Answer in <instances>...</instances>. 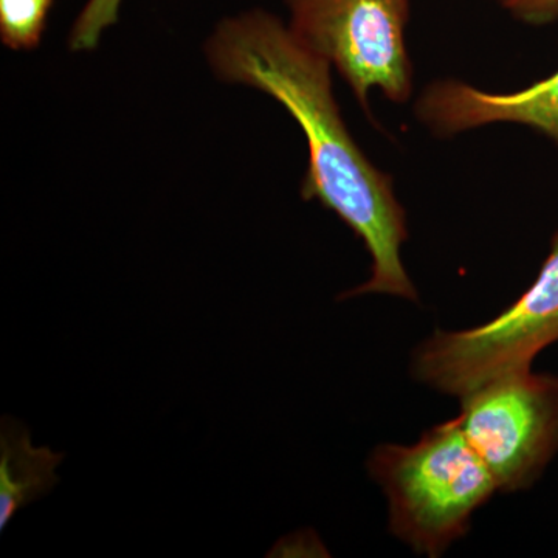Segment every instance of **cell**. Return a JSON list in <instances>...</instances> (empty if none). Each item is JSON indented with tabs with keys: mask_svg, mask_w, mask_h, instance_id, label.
<instances>
[{
	"mask_svg": "<svg viewBox=\"0 0 558 558\" xmlns=\"http://www.w3.org/2000/svg\"><path fill=\"white\" fill-rule=\"evenodd\" d=\"M205 57L219 80L270 95L300 124L310 153L301 196L339 216L371 256L368 281L339 300L380 293L417 303L400 256L409 240L405 208L391 175L349 134L333 97L332 65L260 10L220 22L205 43Z\"/></svg>",
	"mask_w": 558,
	"mask_h": 558,
	"instance_id": "obj_1",
	"label": "cell"
},
{
	"mask_svg": "<svg viewBox=\"0 0 558 558\" xmlns=\"http://www.w3.org/2000/svg\"><path fill=\"white\" fill-rule=\"evenodd\" d=\"M368 472L387 495L391 534L429 558L465 537L473 513L498 492L457 417L411 446L376 447Z\"/></svg>",
	"mask_w": 558,
	"mask_h": 558,
	"instance_id": "obj_2",
	"label": "cell"
},
{
	"mask_svg": "<svg viewBox=\"0 0 558 558\" xmlns=\"http://www.w3.org/2000/svg\"><path fill=\"white\" fill-rule=\"evenodd\" d=\"M558 343V230L531 288L484 325L433 332L411 362L414 379L444 395L462 396L486 381L532 369L543 349Z\"/></svg>",
	"mask_w": 558,
	"mask_h": 558,
	"instance_id": "obj_3",
	"label": "cell"
},
{
	"mask_svg": "<svg viewBox=\"0 0 558 558\" xmlns=\"http://www.w3.org/2000/svg\"><path fill=\"white\" fill-rule=\"evenodd\" d=\"M289 31L347 81L371 116L369 95L379 89L396 105L413 95L407 47L410 0H282Z\"/></svg>",
	"mask_w": 558,
	"mask_h": 558,
	"instance_id": "obj_4",
	"label": "cell"
},
{
	"mask_svg": "<svg viewBox=\"0 0 558 558\" xmlns=\"http://www.w3.org/2000/svg\"><path fill=\"white\" fill-rule=\"evenodd\" d=\"M459 399V427L498 492L534 486L558 453V376L513 371Z\"/></svg>",
	"mask_w": 558,
	"mask_h": 558,
	"instance_id": "obj_5",
	"label": "cell"
},
{
	"mask_svg": "<svg viewBox=\"0 0 558 558\" xmlns=\"http://www.w3.org/2000/svg\"><path fill=\"white\" fill-rule=\"evenodd\" d=\"M414 117L435 137L451 138L488 124L512 123L545 135L558 146V70L527 89L487 92L446 78L425 86Z\"/></svg>",
	"mask_w": 558,
	"mask_h": 558,
	"instance_id": "obj_6",
	"label": "cell"
},
{
	"mask_svg": "<svg viewBox=\"0 0 558 558\" xmlns=\"http://www.w3.org/2000/svg\"><path fill=\"white\" fill-rule=\"evenodd\" d=\"M64 454L35 447L21 422L2 418L0 429V531L31 502L57 486V468Z\"/></svg>",
	"mask_w": 558,
	"mask_h": 558,
	"instance_id": "obj_7",
	"label": "cell"
},
{
	"mask_svg": "<svg viewBox=\"0 0 558 558\" xmlns=\"http://www.w3.org/2000/svg\"><path fill=\"white\" fill-rule=\"evenodd\" d=\"M53 0H0V36L13 50L38 46Z\"/></svg>",
	"mask_w": 558,
	"mask_h": 558,
	"instance_id": "obj_8",
	"label": "cell"
},
{
	"mask_svg": "<svg viewBox=\"0 0 558 558\" xmlns=\"http://www.w3.org/2000/svg\"><path fill=\"white\" fill-rule=\"evenodd\" d=\"M120 5L121 0H87L70 32V50H94L102 33L119 21Z\"/></svg>",
	"mask_w": 558,
	"mask_h": 558,
	"instance_id": "obj_9",
	"label": "cell"
},
{
	"mask_svg": "<svg viewBox=\"0 0 558 558\" xmlns=\"http://www.w3.org/2000/svg\"><path fill=\"white\" fill-rule=\"evenodd\" d=\"M510 16L523 24L549 25L558 21V0H497Z\"/></svg>",
	"mask_w": 558,
	"mask_h": 558,
	"instance_id": "obj_10",
	"label": "cell"
}]
</instances>
